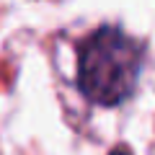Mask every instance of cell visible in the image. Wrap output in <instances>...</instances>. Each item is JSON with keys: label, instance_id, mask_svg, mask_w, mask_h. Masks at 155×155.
Returning a JSON list of instances; mask_svg holds the SVG:
<instances>
[{"label": "cell", "instance_id": "6da1fadb", "mask_svg": "<svg viewBox=\"0 0 155 155\" xmlns=\"http://www.w3.org/2000/svg\"><path fill=\"white\" fill-rule=\"evenodd\" d=\"M142 72V44L122 28L91 34L78 57V88L91 104L116 106L134 93Z\"/></svg>", "mask_w": 155, "mask_h": 155}, {"label": "cell", "instance_id": "7a4b0ae2", "mask_svg": "<svg viewBox=\"0 0 155 155\" xmlns=\"http://www.w3.org/2000/svg\"><path fill=\"white\" fill-rule=\"evenodd\" d=\"M111 155H127V153H124V150H114Z\"/></svg>", "mask_w": 155, "mask_h": 155}]
</instances>
